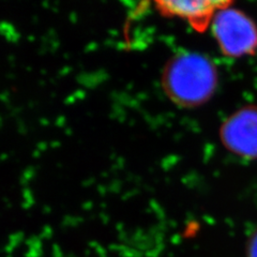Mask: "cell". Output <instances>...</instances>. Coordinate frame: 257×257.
<instances>
[{
  "label": "cell",
  "mask_w": 257,
  "mask_h": 257,
  "mask_svg": "<svg viewBox=\"0 0 257 257\" xmlns=\"http://www.w3.org/2000/svg\"><path fill=\"white\" fill-rule=\"evenodd\" d=\"M211 31L222 54L230 58L253 56L257 52V25L244 12L228 8L211 23Z\"/></svg>",
  "instance_id": "obj_2"
},
{
  "label": "cell",
  "mask_w": 257,
  "mask_h": 257,
  "mask_svg": "<svg viewBox=\"0 0 257 257\" xmlns=\"http://www.w3.org/2000/svg\"><path fill=\"white\" fill-rule=\"evenodd\" d=\"M155 9L164 18L186 22L196 32L203 34L211 26L214 16L228 9L234 0H151Z\"/></svg>",
  "instance_id": "obj_4"
},
{
  "label": "cell",
  "mask_w": 257,
  "mask_h": 257,
  "mask_svg": "<svg viewBox=\"0 0 257 257\" xmlns=\"http://www.w3.org/2000/svg\"><path fill=\"white\" fill-rule=\"evenodd\" d=\"M218 86L214 63L195 52H181L166 63L162 88L166 96L180 107L203 105L211 99Z\"/></svg>",
  "instance_id": "obj_1"
},
{
  "label": "cell",
  "mask_w": 257,
  "mask_h": 257,
  "mask_svg": "<svg viewBox=\"0 0 257 257\" xmlns=\"http://www.w3.org/2000/svg\"><path fill=\"white\" fill-rule=\"evenodd\" d=\"M245 257H257V227L251 232L246 240Z\"/></svg>",
  "instance_id": "obj_5"
},
{
  "label": "cell",
  "mask_w": 257,
  "mask_h": 257,
  "mask_svg": "<svg viewBox=\"0 0 257 257\" xmlns=\"http://www.w3.org/2000/svg\"><path fill=\"white\" fill-rule=\"evenodd\" d=\"M223 147L242 160H257V105H245L224 120L219 131Z\"/></svg>",
  "instance_id": "obj_3"
}]
</instances>
